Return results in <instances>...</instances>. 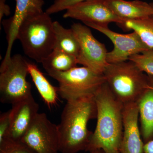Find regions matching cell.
<instances>
[{"instance_id":"6da1fadb","label":"cell","mask_w":153,"mask_h":153,"mask_svg":"<svg viewBox=\"0 0 153 153\" xmlns=\"http://www.w3.org/2000/svg\"><path fill=\"white\" fill-rule=\"evenodd\" d=\"M94 98L97 121L85 152L101 149L105 153H121L124 105L116 98L106 82L98 89Z\"/></svg>"},{"instance_id":"7a4b0ae2","label":"cell","mask_w":153,"mask_h":153,"mask_svg":"<svg viewBox=\"0 0 153 153\" xmlns=\"http://www.w3.org/2000/svg\"><path fill=\"white\" fill-rule=\"evenodd\" d=\"M97 108L94 97L66 102L57 125L60 135L59 152L78 153L86 151L93 132L88 122L96 119Z\"/></svg>"},{"instance_id":"3957f363","label":"cell","mask_w":153,"mask_h":153,"mask_svg":"<svg viewBox=\"0 0 153 153\" xmlns=\"http://www.w3.org/2000/svg\"><path fill=\"white\" fill-rule=\"evenodd\" d=\"M53 22L50 15L43 11L27 17L19 28L17 39L25 54L38 63H41L54 49Z\"/></svg>"},{"instance_id":"277c9868","label":"cell","mask_w":153,"mask_h":153,"mask_svg":"<svg viewBox=\"0 0 153 153\" xmlns=\"http://www.w3.org/2000/svg\"><path fill=\"white\" fill-rule=\"evenodd\" d=\"M103 74L111 92L123 105L137 102L149 83V75L130 60L108 63Z\"/></svg>"},{"instance_id":"5b68a950","label":"cell","mask_w":153,"mask_h":153,"mask_svg":"<svg viewBox=\"0 0 153 153\" xmlns=\"http://www.w3.org/2000/svg\"><path fill=\"white\" fill-rule=\"evenodd\" d=\"M47 72L58 82V94L66 102L94 97L105 82L103 74L85 66H76L64 72L49 71Z\"/></svg>"},{"instance_id":"8992f818","label":"cell","mask_w":153,"mask_h":153,"mask_svg":"<svg viewBox=\"0 0 153 153\" xmlns=\"http://www.w3.org/2000/svg\"><path fill=\"white\" fill-rule=\"evenodd\" d=\"M28 61L16 54L0 67V100L13 104L32 94L31 83L27 79Z\"/></svg>"},{"instance_id":"52a82bcc","label":"cell","mask_w":153,"mask_h":153,"mask_svg":"<svg viewBox=\"0 0 153 153\" xmlns=\"http://www.w3.org/2000/svg\"><path fill=\"white\" fill-rule=\"evenodd\" d=\"M21 141L36 153H58L60 142L58 126L46 114L38 113Z\"/></svg>"},{"instance_id":"ba28073f","label":"cell","mask_w":153,"mask_h":153,"mask_svg":"<svg viewBox=\"0 0 153 153\" xmlns=\"http://www.w3.org/2000/svg\"><path fill=\"white\" fill-rule=\"evenodd\" d=\"M71 28L79 42L78 64L103 74L108 63L107 61L108 52L104 44L94 38L89 27L86 25L74 23Z\"/></svg>"},{"instance_id":"9c48e42d","label":"cell","mask_w":153,"mask_h":153,"mask_svg":"<svg viewBox=\"0 0 153 153\" xmlns=\"http://www.w3.org/2000/svg\"><path fill=\"white\" fill-rule=\"evenodd\" d=\"M85 25L102 33L112 42L114 48L108 52L107 61L108 63H115L128 60L132 55L151 49L145 44L136 33L123 34L116 33L108 27V25L92 23H84Z\"/></svg>"},{"instance_id":"30bf717a","label":"cell","mask_w":153,"mask_h":153,"mask_svg":"<svg viewBox=\"0 0 153 153\" xmlns=\"http://www.w3.org/2000/svg\"><path fill=\"white\" fill-rule=\"evenodd\" d=\"M63 18L76 19L83 24L104 25L114 22L120 26L124 22L107 6L104 0H88L76 4L66 10Z\"/></svg>"},{"instance_id":"8fae6325","label":"cell","mask_w":153,"mask_h":153,"mask_svg":"<svg viewBox=\"0 0 153 153\" xmlns=\"http://www.w3.org/2000/svg\"><path fill=\"white\" fill-rule=\"evenodd\" d=\"M12 105L10 129L6 139L21 141L39 113V105L33 94Z\"/></svg>"},{"instance_id":"7c38bea8","label":"cell","mask_w":153,"mask_h":153,"mask_svg":"<svg viewBox=\"0 0 153 153\" xmlns=\"http://www.w3.org/2000/svg\"><path fill=\"white\" fill-rule=\"evenodd\" d=\"M139 118L137 102L124 105L123 132L121 153H144L145 143L139 127Z\"/></svg>"},{"instance_id":"4fadbf2b","label":"cell","mask_w":153,"mask_h":153,"mask_svg":"<svg viewBox=\"0 0 153 153\" xmlns=\"http://www.w3.org/2000/svg\"><path fill=\"white\" fill-rule=\"evenodd\" d=\"M16 7L13 16L7 21V48L5 56L2 63L7 62L10 59L11 52L20 26L27 17L43 12V0H16Z\"/></svg>"},{"instance_id":"5bb4252c","label":"cell","mask_w":153,"mask_h":153,"mask_svg":"<svg viewBox=\"0 0 153 153\" xmlns=\"http://www.w3.org/2000/svg\"><path fill=\"white\" fill-rule=\"evenodd\" d=\"M104 1L113 13L124 22L126 20H137L153 16V7L151 3L140 0Z\"/></svg>"},{"instance_id":"9a60e30c","label":"cell","mask_w":153,"mask_h":153,"mask_svg":"<svg viewBox=\"0 0 153 153\" xmlns=\"http://www.w3.org/2000/svg\"><path fill=\"white\" fill-rule=\"evenodd\" d=\"M149 76V85L137 102L139 113L140 130L144 143L153 139V76Z\"/></svg>"},{"instance_id":"2e32d148","label":"cell","mask_w":153,"mask_h":153,"mask_svg":"<svg viewBox=\"0 0 153 153\" xmlns=\"http://www.w3.org/2000/svg\"><path fill=\"white\" fill-rule=\"evenodd\" d=\"M27 65L29 74L44 102L49 108L55 105L59 95L57 87L50 83L35 63L28 62Z\"/></svg>"},{"instance_id":"e0dca14e","label":"cell","mask_w":153,"mask_h":153,"mask_svg":"<svg viewBox=\"0 0 153 153\" xmlns=\"http://www.w3.org/2000/svg\"><path fill=\"white\" fill-rule=\"evenodd\" d=\"M55 34L54 49H59L77 58L79 52V41L72 29L64 28L57 21L53 22Z\"/></svg>"},{"instance_id":"ac0fdd59","label":"cell","mask_w":153,"mask_h":153,"mask_svg":"<svg viewBox=\"0 0 153 153\" xmlns=\"http://www.w3.org/2000/svg\"><path fill=\"white\" fill-rule=\"evenodd\" d=\"M46 71H66L76 67L77 58L66 52L54 49L41 62Z\"/></svg>"},{"instance_id":"d6986e66","label":"cell","mask_w":153,"mask_h":153,"mask_svg":"<svg viewBox=\"0 0 153 153\" xmlns=\"http://www.w3.org/2000/svg\"><path fill=\"white\" fill-rule=\"evenodd\" d=\"M120 27L126 30H131L140 36L149 48L153 49V16L126 20Z\"/></svg>"},{"instance_id":"ffe728a7","label":"cell","mask_w":153,"mask_h":153,"mask_svg":"<svg viewBox=\"0 0 153 153\" xmlns=\"http://www.w3.org/2000/svg\"><path fill=\"white\" fill-rule=\"evenodd\" d=\"M140 70L153 76V49L132 55L129 58Z\"/></svg>"},{"instance_id":"44dd1931","label":"cell","mask_w":153,"mask_h":153,"mask_svg":"<svg viewBox=\"0 0 153 153\" xmlns=\"http://www.w3.org/2000/svg\"><path fill=\"white\" fill-rule=\"evenodd\" d=\"M0 153H36L21 141L6 139L0 142Z\"/></svg>"},{"instance_id":"7402d4cb","label":"cell","mask_w":153,"mask_h":153,"mask_svg":"<svg viewBox=\"0 0 153 153\" xmlns=\"http://www.w3.org/2000/svg\"><path fill=\"white\" fill-rule=\"evenodd\" d=\"M86 1L88 0H55L53 4L47 9L46 12L49 15L57 13L67 10L76 4Z\"/></svg>"},{"instance_id":"603a6c76","label":"cell","mask_w":153,"mask_h":153,"mask_svg":"<svg viewBox=\"0 0 153 153\" xmlns=\"http://www.w3.org/2000/svg\"><path fill=\"white\" fill-rule=\"evenodd\" d=\"M10 128V110L0 115V142L7 137Z\"/></svg>"},{"instance_id":"cb8c5ba5","label":"cell","mask_w":153,"mask_h":153,"mask_svg":"<svg viewBox=\"0 0 153 153\" xmlns=\"http://www.w3.org/2000/svg\"><path fill=\"white\" fill-rule=\"evenodd\" d=\"M10 14V7L6 3V0H0V21L4 16H8Z\"/></svg>"},{"instance_id":"d4e9b609","label":"cell","mask_w":153,"mask_h":153,"mask_svg":"<svg viewBox=\"0 0 153 153\" xmlns=\"http://www.w3.org/2000/svg\"><path fill=\"white\" fill-rule=\"evenodd\" d=\"M144 153H153V139L144 144Z\"/></svg>"},{"instance_id":"484cf974","label":"cell","mask_w":153,"mask_h":153,"mask_svg":"<svg viewBox=\"0 0 153 153\" xmlns=\"http://www.w3.org/2000/svg\"><path fill=\"white\" fill-rule=\"evenodd\" d=\"M89 153H105L104 151L101 149L95 150L89 152Z\"/></svg>"},{"instance_id":"4316f807","label":"cell","mask_w":153,"mask_h":153,"mask_svg":"<svg viewBox=\"0 0 153 153\" xmlns=\"http://www.w3.org/2000/svg\"><path fill=\"white\" fill-rule=\"evenodd\" d=\"M151 5H152V7H153V3H151Z\"/></svg>"}]
</instances>
